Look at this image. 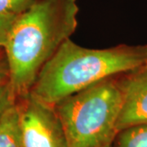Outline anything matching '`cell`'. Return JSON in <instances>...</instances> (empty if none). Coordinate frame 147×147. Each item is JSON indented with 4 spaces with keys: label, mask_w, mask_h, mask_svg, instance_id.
<instances>
[{
    "label": "cell",
    "mask_w": 147,
    "mask_h": 147,
    "mask_svg": "<svg viewBox=\"0 0 147 147\" xmlns=\"http://www.w3.org/2000/svg\"><path fill=\"white\" fill-rule=\"evenodd\" d=\"M77 0H36L18 14L3 45L16 100L30 93L42 67L78 26Z\"/></svg>",
    "instance_id": "cell-1"
},
{
    "label": "cell",
    "mask_w": 147,
    "mask_h": 147,
    "mask_svg": "<svg viewBox=\"0 0 147 147\" xmlns=\"http://www.w3.org/2000/svg\"><path fill=\"white\" fill-rule=\"evenodd\" d=\"M147 65V45L94 49L66 40L39 72L29 94L54 107L102 80Z\"/></svg>",
    "instance_id": "cell-2"
},
{
    "label": "cell",
    "mask_w": 147,
    "mask_h": 147,
    "mask_svg": "<svg viewBox=\"0 0 147 147\" xmlns=\"http://www.w3.org/2000/svg\"><path fill=\"white\" fill-rule=\"evenodd\" d=\"M119 76L102 80L54 106L67 147H111L123 105Z\"/></svg>",
    "instance_id": "cell-3"
},
{
    "label": "cell",
    "mask_w": 147,
    "mask_h": 147,
    "mask_svg": "<svg viewBox=\"0 0 147 147\" xmlns=\"http://www.w3.org/2000/svg\"><path fill=\"white\" fill-rule=\"evenodd\" d=\"M22 147H67L61 121L53 106L30 94L17 99Z\"/></svg>",
    "instance_id": "cell-4"
},
{
    "label": "cell",
    "mask_w": 147,
    "mask_h": 147,
    "mask_svg": "<svg viewBox=\"0 0 147 147\" xmlns=\"http://www.w3.org/2000/svg\"><path fill=\"white\" fill-rule=\"evenodd\" d=\"M118 79L123 92L118 131L147 123V65L119 75Z\"/></svg>",
    "instance_id": "cell-5"
},
{
    "label": "cell",
    "mask_w": 147,
    "mask_h": 147,
    "mask_svg": "<svg viewBox=\"0 0 147 147\" xmlns=\"http://www.w3.org/2000/svg\"><path fill=\"white\" fill-rule=\"evenodd\" d=\"M0 147H22L18 110L15 103L0 119Z\"/></svg>",
    "instance_id": "cell-6"
},
{
    "label": "cell",
    "mask_w": 147,
    "mask_h": 147,
    "mask_svg": "<svg viewBox=\"0 0 147 147\" xmlns=\"http://www.w3.org/2000/svg\"><path fill=\"white\" fill-rule=\"evenodd\" d=\"M112 147H147V123L132 125L118 131Z\"/></svg>",
    "instance_id": "cell-7"
},
{
    "label": "cell",
    "mask_w": 147,
    "mask_h": 147,
    "mask_svg": "<svg viewBox=\"0 0 147 147\" xmlns=\"http://www.w3.org/2000/svg\"><path fill=\"white\" fill-rule=\"evenodd\" d=\"M36 0H0V15H18Z\"/></svg>",
    "instance_id": "cell-8"
},
{
    "label": "cell",
    "mask_w": 147,
    "mask_h": 147,
    "mask_svg": "<svg viewBox=\"0 0 147 147\" xmlns=\"http://www.w3.org/2000/svg\"><path fill=\"white\" fill-rule=\"evenodd\" d=\"M16 101L11 88L9 77L0 80V119L6 110L14 105Z\"/></svg>",
    "instance_id": "cell-9"
},
{
    "label": "cell",
    "mask_w": 147,
    "mask_h": 147,
    "mask_svg": "<svg viewBox=\"0 0 147 147\" xmlns=\"http://www.w3.org/2000/svg\"><path fill=\"white\" fill-rule=\"evenodd\" d=\"M17 15H0V50H3L6 37Z\"/></svg>",
    "instance_id": "cell-10"
},
{
    "label": "cell",
    "mask_w": 147,
    "mask_h": 147,
    "mask_svg": "<svg viewBox=\"0 0 147 147\" xmlns=\"http://www.w3.org/2000/svg\"><path fill=\"white\" fill-rule=\"evenodd\" d=\"M9 77L8 65L3 49L0 50V80Z\"/></svg>",
    "instance_id": "cell-11"
},
{
    "label": "cell",
    "mask_w": 147,
    "mask_h": 147,
    "mask_svg": "<svg viewBox=\"0 0 147 147\" xmlns=\"http://www.w3.org/2000/svg\"><path fill=\"white\" fill-rule=\"evenodd\" d=\"M111 147H112V146H111Z\"/></svg>",
    "instance_id": "cell-12"
}]
</instances>
